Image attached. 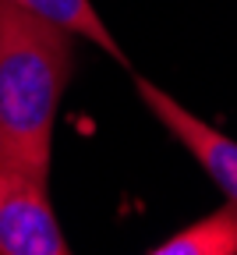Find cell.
Segmentation results:
<instances>
[{
	"mask_svg": "<svg viewBox=\"0 0 237 255\" xmlns=\"http://www.w3.org/2000/svg\"><path fill=\"white\" fill-rule=\"evenodd\" d=\"M71 75V32L0 0V167L50 177L53 121Z\"/></svg>",
	"mask_w": 237,
	"mask_h": 255,
	"instance_id": "cell-1",
	"label": "cell"
},
{
	"mask_svg": "<svg viewBox=\"0 0 237 255\" xmlns=\"http://www.w3.org/2000/svg\"><path fill=\"white\" fill-rule=\"evenodd\" d=\"M0 255H67L46 177L0 167Z\"/></svg>",
	"mask_w": 237,
	"mask_h": 255,
	"instance_id": "cell-2",
	"label": "cell"
},
{
	"mask_svg": "<svg viewBox=\"0 0 237 255\" xmlns=\"http://www.w3.org/2000/svg\"><path fill=\"white\" fill-rule=\"evenodd\" d=\"M138 96L145 100L149 114L170 128V135L198 159L206 174L227 191V199L237 202V142L223 131H216L213 124H206L202 117H195L188 107H181L174 96H166L159 85L138 78Z\"/></svg>",
	"mask_w": 237,
	"mask_h": 255,
	"instance_id": "cell-3",
	"label": "cell"
},
{
	"mask_svg": "<svg viewBox=\"0 0 237 255\" xmlns=\"http://www.w3.org/2000/svg\"><path fill=\"white\" fill-rule=\"evenodd\" d=\"M156 255H237V202L227 199L216 213L177 231L152 248Z\"/></svg>",
	"mask_w": 237,
	"mask_h": 255,
	"instance_id": "cell-4",
	"label": "cell"
},
{
	"mask_svg": "<svg viewBox=\"0 0 237 255\" xmlns=\"http://www.w3.org/2000/svg\"><path fill=\"white\" fill-rule=\"evenodd\" d=\"M14 4L36 11L39 18H50V21L64 25L71 36H82V39H89L96 46H103L114 60L124 64V53H120L117 39L110 36V28L103 25V18L96 14V7L89 4V0H14Z\"/></svg>",
	"mask_w": 237,
	"mask_h": 255,
	"instance_id": "cell-5",
	"label": "cell"
}]
</instances>
